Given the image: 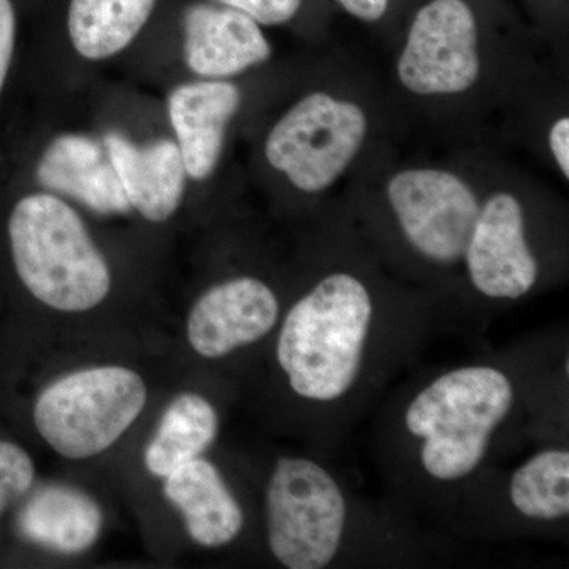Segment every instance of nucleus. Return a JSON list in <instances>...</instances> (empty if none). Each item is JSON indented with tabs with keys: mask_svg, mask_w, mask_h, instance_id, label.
<instances>
[{
	"mask_svg": "<svg viewBox=\"0 0 569 569\" xmlns=\"http://www.w3.org/2000/svg\"><path fill=\"white\" fill-rule=\"evenodd\" d=\"M102 509L81 490L48 486L22 508L26 538L61 553H80L96 545L102 531Z\"/></svg>",
	"mask_w": 569,
	"mask_h": 569,
	"instance_id": "16",
	"label": "nucleus"
},
{
	"mask_svg": "<svg viewBox=\"0 0 569 569\" xmlns=\"http://www.w3.org/2000/svg\"><path fill=\"white\" fill-rule=\"evenodd\" d=\"M182 24L187 66L200 77L223 80L271 58L261 26L230 7L194 2L183 11Z\"/></svg>",
	"mask_w": 569,
	"mask_h": 569,
	"instance_id": "11",
	"label": "nucleus"
},
{
	"mask_svg": "<svg viewBox=\"0 0 569 569\" xmlns=\"http://www.w3.org/2000/svg\"><path fill=\"white\" fill-rule=\"evenodd\" d=\"M387 198L421 257L440 266L463 261L482 201L462 176L447 168H406L389 179Z\"/></svg>",
	"mask_w": 569,
	"mask_h": 569,
	"instance_id": "7",
	"label": "nucleus"
},
{
	"mask_svg": "<svg viewBox=\"0 0 569 569\" xmlns=\"http://www.w3.org/2000/svg\"><path fill=\"white\" fill-rule=\"evenodd\" d=\"M373 318L369 288L346 271L325 276L284 317L277 361L290 388L312 402H335L361 372Z\"/></svg>",
	"mask_w": 569,
	"mask_h": 569,
	"instance_id": "1",
	"label": "nucleus"
},
{
	"mask_svg": "<svg viewBox=\"0 0 569 569\" xmlns=\"http://www.w3.org/2000/svg\"><path fill=\"white\" fill-rule=\"evenodd\" d=\"M369 133L365 108L326 91L307 93L272 127L264 156L295 189L323 193L353 164Z\"/></svg>",
	"mask_w": 569,
	"mask_h": 569,
	"instance_id": "5",
	"label": "nucleus"
},
{
	"mask_svg": "<svg viewBox=\"0 0 569 569\" xmlns=\"http://www.w3.org/2000/svg\"><path fill=\"white\" fill-rule=\"evenodd\" d=\"M268 542L284 568L321 569L335 560L347 527V500L326 468L282 458L266 489Z\"/></svg>",
	"mask_w": 569,
	"mask_h": 569,
	"instance_id": "6",
	"label": "nucleus"
},
{
	"mask_svg": "<svg viewBox=\"0 0 569 569\" xmlns=\"http://www.w3.org/2000/svg\"><path fill=\"white\" fill-rule=\"evenodd\" d=\"M512 403L511 380L490 366L460 367L419 391L407 408L406 427L421 441L426 473L441 482L473 473Z\"/></svg>",
	"mask_w": 569,
	"mask_h": 569,
	"instance_id": "3",
	"label": "nucleus"
},
{
	"mask_svg": "<svg viewBox=\"0 0 569 569\" xmlns=\"http://www.w3.org/2000/svg\"><path fill=\"white\" fill-rule=\"evenodd\" d=\"M512 507L531 520H560L569 515V452L546 449L527 460L509 482Z\"/></svg>",
	"mask_w": 569,
	"mask_h": 569,
	"instance_id": "19",
	"label": "nucleus"
},
{
	"mask_svg": "<svg viewBox=\"0 0 569 569\" xmlns=\"http://www.w3.org/2000/svg\"><path fill=\"white\" fill-rule=\"evenodd\" d=\"M103 146L130 206L149 222L170 219L186 189L187 171L178 142L137 146L123 134L110 132Z\"/></svg>",
	"mask_w": 569,
	"mask_h": 569,
	"instance_id": "14",
	"label": "nucleus"
},
{
	"mask_svg": "<svg viewBox=\"0 0 569 569\" xmlns=\"http://www.w3.org/2000/svg\"><path fill=\"white\" fill-rule=\"evenodd\" d=\"M164 479V496L182 512L194 542L222 548L241 533L242 509L209 460H190Z\"/></svg>",
	"mask_w": 569,
	"mask_h": 569,
	"instance_id": "15",
	"label": "nucleus"
},
{
	"mask_svg": "<svg viewBox=\"0 0 569 569\" xmlns=\"http://www.w3.org/2000/svg\"><path fill=\"white\" fill-rule=\"evenodd\" d=\"M241 107V91L230 81H197L179 86L168 100L187 174L204 181L222 156L224 134Z\"/></svg>",
	"mask_w": 569,
	"mask_h": 569,
	"instance_id": "12",
	"label": "nucleus"
},
{
	"mask_svg": "<svg viewBox=\"0 0 569 569\" xmlns=\"http://www.w3.org/2000/svg\"><path fill=\"white\" fill-rule=\"evenodd\" d=\"M355 20L373 24L387 17L391 0H336Z\"/></svg>",
	"mask_w": 569,
	"mask_h": 569,
	"instance_id": "24",
	"label": "nucleus"
},
{
	"mask_svg": "<svg viewBox=\"0 0 569 569\" xmlns=\"http://www.w3.org/2000/svg\"><path fill=\"white\" fill-rule=\"evenodd\" d=\"M241 11L260 26H282L298 17L305 0H213Z\"/></svg>",
	"mask_w": 569,
	"mask_h": 569,
	"instance_id": "21",
	"label": "nucleus"
},
{
	"mask_svg": "<svg viewBox=\"0 0 569 569\" xmlns=\"http://www.w3.org/2000/svg\"><path fill=\"white\" fill-rule=\"evenodd\" d=\"M11 260L22 284L52 309L84 312L111 288L110 268L80 216L48 193L26 194L7 220Z\"/></svg>",
	"mask_w": 569,
	"mask_h": 569,
	"instance_id": "2",
	"label": "nucleus"
},
{
	"mask_svg": "<svg viewBox=\"0 0 569 569\" xmlns=\"http://www.w3.org/2000/svg\"><path fill=\"white\" fill-rule=\"evenodd\" d=\"M397 80L418 97L470 91L481 74L479 26L467 0H429L415 13L396 63Z\"/></svg>",
	"mask_w": 569,
	"mask_h": 569,
	"instance_id": "8",
	"label": "nucleus"
},
{
	"mask_svg": "<svg viewBox=\"0 0 569 569\" xmlns=\"http://www.w3.org/2000/svg\"><path fill=\"white\" fill-rule=\"evenodd\" d=\"M148 391L133 370L93 367L59 378L41 392L33 421L67 459H88L112 447L140 417Z\"/></svg>",
	"mask_w": 569,
	"mask_h": 569,
	"instance_id": "4",
	"label": "nucleus"
},
{
	"mask_svg": "<svg viewBox=\"0 0 569 569\" xmlns=\"http://www.w3.org/2000/svg\"><path fill=\"white\" fill-rule=\"evenodd\" d=\"M467 276L479 295L519 299L538 282L539 264L527 241L526 212L511 192H496L481 203L463 254Z\"/></svg>",
	"mask_w": 569,
	"mask_h": 569,
	"instance_id": "9",
	"label": "nucleus"
},
{
	"mask_svg": "<svg viewBox=\"0 0 569 569\" xmlns=\"http://www.w3.org/2000/svg\"><path fill=\"white\" fill-rule=\"evenodd\" d=\"M159 0H69L67 31L82 58L102 61L126 50Z\"/></svg>",
	"mask_w": 569,
	"mask_h": 569,
	"instance_id": "17",
	"label": "nucleus"
},
{
	"mask_svg": "<svg viewBox=\"0 0 569 569\" xmlns=\"http://www.w3.org/2000/svg\"><path fill=\"white\" fill-rule=\"evenodd\" d=\"M219 432L216 408L198 395L176 397L144 452L146 468L167 478L176 468L200 458Z\"/></svg>",
	"mask_w": 569,
	"mask_h": 569,
	"instance_id": "18",
	"label": "nucleus"
},
{
	"mask_svg": "<svg viewBox=\"0 0 569 569\" xmlns=\"http://www.w3.org/2000/svg\"><path fill=\"white\" fill-rule=\"evenodd\" d=\"M279 313V301L268 284L254 277H236L198 299L187 321V339L203 358H223L268 336Z\"/></svg>",
	"mask_w": 569,
	"mask_h": 569,
	"instance_id": "10",
	"label": "nucleus"
},
{
	"mask_svg": "<svg viewBox=\"0 0 569 569\" xmlns=\"http://www.w3.org/2000/svg\"><path fill=\"white\" fill-rule=\"evenodd\" d=\"M549 149L565 179H569V119H557L549 129Z\"/></svg>",
	"mask_w": 569,
	"mask_h": 569,
	"instance_id": "23",
	"label": "nucleus"
},
{
	"mask_svg": "<svg viewBox=\"0 0 569 569\" xmlns=\"http://www.w3.org/2000/svg\"><path fill=\"white\" fill-rule=\"evenodd\" d=\"M18 9L14 0H0V99L9 81L17 51Z\"/></svg>",
	"mask_w": 569,
	"mask_h": 569,
	"instance_id": "22",
	"label": "nucleus"
},
{
	"mask_svg": "<svg viewBox=\"0 0 569 569\" xmlns=\"http://www.w3.org/2000/svg\"><path fill=\"white\" fill-rule=\"evenodd\" d=\"M33 478L31 456L18 445L0 440V512L31 489Z\"/></svg>",
	"mask_w": 569,
	"mask_h": 569,
	"instance_id": "20",
	"label": "nucleus"
},
{
	"mask_svg": "<svg viewBox=\"0 0 569 569\" xmlns=\"http://www.w3.org/2000/svg\"><path fill=\"white\" fill-rule=\"evenodd\" d=\"M36 178L44 189L103 216L132 209L104 146L82 134H62L50 142L37 162Z\"/></svg>",
	"mask_w": 569,
	"mask_h": 569,
	"instance_id": "13",
	"label": "nucleus"
}]
</instances>
